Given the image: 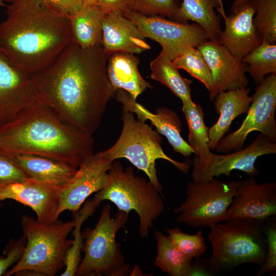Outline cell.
Returning <instances> with one entry per match:
<instances>
[{
	"label": "cell",
	"mask_w": 276,
	"mask_h": 276,
	"mask_svg": "<svg viewBox=\"0 0 276 276\" xmlns=\"http://www.w3.org/2000/svg\"><path fill=\"white\" fill-rule=\"evenodd\" d=\"M109 56L102 45L84 49L71 42L32 76L39 99L65 122L93 135L116 93L106 71Z\"/></svg>",
	"instance_id": "1"
},
{
	"label": "cell",
	"mask_w": 276,
	"mask_h": 276,
	"mask_svg": "<svg viewBox=\"0 0 276 276\" xmlns=\"http://www.w3.org/2000/svg\"><path fill=\"white\" fill-rule=\"evenodd\" d=\"M0 22V53L32 76L44 70L72 41L68 18L49 9L41 0H16L7 6Z\"/></svg>",
	"instance_id": "2"
},
{
	"label": "cell",
	"mask_w": 276,
	"mask_h": 276,
	"mask_svg": "<svg viewBox=\"0 0 276 276\" xmlns=\"http://www.w3.org/2000/svg\"><path fill=\"white\" fill-rule=\"evenodd\" d=\"M94 148L93 135L65 122L40 99L0 129V149L9 154L39 155L76 168Z\"/></svg>",
	"instance_id": "3"
},
{
	"label": "cell",
	"mask_w": 276,
	"mask_h": 276,
	"mask_svg": "<svg viewBox=\"0 0 276 276\" xmlns=\"http://www.w3.org/2000/svg\"><path fill=\"white\" fill-rule=\"evenodd\" d=\"M20 222L26 238L25 250L20 260L4 275H56L64 266L65 256L72 243L67 236L73 229L75 220L43 224L23 215Z\"/></svg>",
	"instance_id": "4"
},
{
	"label": "cell",
	"mask_w": 276,
	"mask_h": 276,
	"mask_svg": "<svg viewBox=\"0 0 276 276\" xmlns=\"http://www.w3.org/2000/svg\"><path fill=\"white\" fill-rule=\"evenodd\" d=\"M210 227L208 239L212 247L208 260L214 274L246 263L261 266L267 257L263 221L236 218Z\"/></svg>",
	"instance_id": "5"
},
{
	"label": "cell",
	"mask_w": 276,
	"mask_h": 276,
	"mask_svg": "<svg viewBox=\"0 0 276 276\" xmlns=\"http://www.w3.org/2000/svg\"><path fill=\"white\" fill-rule=\"evenodd\" d=\"M108 181L105 187L92 199L98 207L104 200L114 204L119 210L128 214L134 210L139 217V233L148 237L153 221L165 209L160 193L149 180L136 176L133 169H124L122 164L114 160L108 171Z\"/></svg>",
	"instance_id": "6"
},
{
	"label": "cell",
	"mask_w": 276,
	"mask_h": 276,
	"mask_svg": "<svg viewBox=\"0 0 276 276\" xmlns=\"http://www.w3.org/2000/svg\"><path fill=\"white\" fill-rule=\"evenodd\" d=\"M109 204L104 206L95 227L86 228L82 233L85 239L82 248L84 256L76 275L124 276L131 273L130 265L125 263L116 240L118 231L126 223L129 214L119 210L111 218Z\"/></svg>",
	"instance_id": "7"
},
{
	"label": "cell",
	"mask_w": 276,
	"mask_h": 276,
	"mask_svg": "<svg viewBox=\"0 0 276 276\" xmlns=\"http://www.w3.org/2000/svg\"><path fill=\"white\" fill-rule=\"evenodd\" d=\"M121 119L123 127L119 139L110 148L103 151L109 159L112 161L121 158L128 159L146 174L160 194L163 187L157 176V159L167 160L181 172L188 173L191 162H179L168 156L163 151L162 137L157 131L124 108Z\"/></svg>",
	"instance_id": "8"
},
{
	"label": "cell",
	"mask_w": 276,
	"mask_h": 276,
	"mask_svg": "<svg viewBox=\"0 0 276 276\" xmlns=\"http://www.w3.org/2000/svg\"><path fill=\"white\" fill-rule=\"evenodd\" d=\"M240 180L223 182L217 177L208 181L189 182L187 198L174 210L176 221L191 227H211L222 222L234 198L238 195Z\"/></svg>",
	"instance_id": "9"
},
{
	"label": "cell",
	"mask_w": 276,
	"mask_h": 276,
	"mask_svg": "<svg viewBox=\"0 0 276 276\" xmlns=\"http://www.w3.org/2000/svg\"><path fill=\"white\" fill-rule=\"evenodd\" d=\"M246 117L240 127L223 136L215 150L228 153L243 148L247 136L259 131L276 142V74H270L256 88Z\"/></svg>",
	"instance_id": "10"
},
{
	"label": "cell",
	"mask_w": 276,
	"mask_h": 276,
	"mask_svg": "<svg viewBox=\"0 0 276 276\" xmlns=\"http://www.w3.org/2000/svg\"><path fill=\"white\" fill-rule=\"evenodd\" d=\"M122 14L136 26L145 38L158 43L171 60L209 39L206 32L196 23L179 22L159 15L147 16L129 10Z\"/></svg>",
	"instance_id": "11"
},
{
	"label": "cell",
	"mask_w": 276,
	"mask_h": 276,
	"mask_svg": "<svg viewBox=\"0 0 276 276\" xmlns=\"http://www.w3.org/2000/svg\"><path fill=\"white\" fill-rule=\"evenodd\" d=\"M275 153L276 142L260 133L250 144L233 153L218 154L212 152L205 158L195 155L191 161V177L194 181H208L221 175L229 177L232 171L239 170L248 177H255L259 174L255 167L258 158Z\"/></svg>",
	"instance_id": "12"
},
{
	"label": "cell",
	"mask_w": 276,
	"mask_h": 276,
	"mask_svg": "<svg viewBox=\"0 0 276 276\" xmlns=\"http://www.w3.org/2000/svg\"><path fill=\"white\" fill-rule=\"evenodd\" d=\"M113 162L103 151L85 158L72 177L60 186V215L66 210L78 211L90 195L104 189L108 183V171Z\"/></svg>",
	"instance_id": "13"
},
{
	"label": "cell",
	"mask_w": 276,
	"mask_h": 276,
	"mask_svg": "<svg viewBox=\"0 0 276 276\" xmlns=\"http://www.w3.org/2000/svg\"><path fill=\"white\" fill-rule=\"evenodd\" d=\"M59 184L33 178L0 186V201L12 199L30 207L37 221L51 224L58 221L60 198Z\"/></svg>",
	"instance_id": "14"
},
{
	"label": "cell",
	"mask_w": 276,
	"mask_h": 276,
	"mask_svg": "<svg viewBox=\"0 0 276 276\" xmlns=\"http://www.w3.org/2000/svg\"><path fill=\"white\" fill-rule=\"evenodd\" d=\"M197 48L202 54L211 74L212 86L209 91L211 101L221 91L247 87V64L218 39H208Z\"/></svg>",
	"instance_id": "15"
},
{
	"label": "cell",
	"mask_w": 276,
	"mask_h": 276,
	"mask_svg": "<svg viewBox=\"0 0 276 276\" xmlns=\"http://www.w3.org/2000/svg\"><path fill=\"white\" fill-rule=\"evenodd\" d=\"M39 99L32 76L14 67L0 53V129Z\"/></svg>",
	"instance_id": "16"
},
{
	"label": "cell",
	"mask_w": 276,
	"mask_h": 276,
	"mask_svg": "<svg viewBox=\"0 0 276 276\" xmlns=\"http://www.w3.org/2000/svg\"><path fill=\"white\" fill-rule=\"evenodd\" d=\"M235 197L222 222L236 218L254 219L264 222L276 215V182L257 183L255 177L240 180Z\"/></svg>",
	"instance_id": "17"
},
{
	"label": "cell",
	"mask_w": 276,
	"mask_h": 276,
	"mask_svg": "<svg viewBox=\"0 0 276 276\" xmlns=\"http://www.w3.org/2000/svg\"><path fill=\"white\" fill-rule=\"evenodd\" d=\"M255 13L252 0H234L229 15L222 16L225 29L218 40L241 59L262 42L253 22Z\"/></svg>",
	"instance_id": "18"
},
{
	"label": "cell",
	"mask_w": 276,
	"mask_h": 276,
	"mask_svg": "<svg viewBox=\"0 0 276 276\" xmlns=\"http://www.w3.org/2000/svg\"><path fill=\"white\" fill-rule=\"evenodd\" d=\"M116 92V100L122 104L123 108L133 112L143 122L150 121L157 132L166 137L176 152L185 157L194 153L188 142L181 136V122L174 111L162 107L157 109L156 112L154 113L132 99L126 91L118 89Z\"/></svg>",
	"instance_id": "19"
},
{
	"label": "cell",
	"mask_w": 276,
	"mask_h": 276,
	"mask_svg": "<svg viewBox=\"0 0 276 276\" xmlns=\"http://www.w3.org/2000/svg\"><path fill=\"white\" fill-rule=\"evenodd\" d=\"M102 28V47L110 55L140 54L151 49L136 26L121 13L104 14Z\"/></svg>",
	"instance_id": "20"
},
{
	"label": "cell",
	"mask_w": 276,
	"mask_h": 276,
	"mask_svg": "<svg viewBox=\"0 0 276 276\" xmlns=\"http://www.w3.org/2000/svg\"><path fill=\"white\" fill-rule=\"evenodd\" d=\"M249 91L247 87L222 91L214 99L215 109L219 117L208 128V145L211 151L215 150L219 141L230 130L233 120L247 113L252 100Z\"/></svg>",
	"instance_id": "21"
},
{
	"label": "cell",
	"mask_w": 276,
	"mask_h": 276,
	"mask_svg": "<svg viewBox=\"0 0 276 276\" xmlns=\"http://www.w3.org/2000/svg\"><path fill=\"white\" fill-rule=\"evenodd\" d=\"M140 61L133 54L114 53L107 60L106 71L109 82L116 91L123 89L134 100L152 86L141 76Z\"/></svg>",
	"instance_id": "22"
},
{
	"label": "cell",
	"mask_w": 276,
	"mask_h": 276,
	"mask_svg": "<svg viewBox=\"0 0 276 276\" xmlns=\"http://www.w3.org/2000/svg\"><path fill=\"white\" fill-rule=\"evenodd\" d=\"M16 164L29 178L55 182L62 185L74 175L77 168L58 161L37 155H12Z\"/></svg>",
	"instance_id": "23"
},
{
	"label": "cell",
	"mask_w": 276,
	"mask_h": 276,
	"mask_svg": "<svg viewBox=\"0 0 276 276\" xmlns=\"http://www.w3.org/2000/svg\"><path fill=\"white\" fill-rule=\"evenodd\" d=\"M218 0H182L173 20L198 24L206 32L209 40H216L222 31L220 17L216 12Z\"/></svg>",
	"instance_id": "24"
},
{
	"label": "cell",
	"mask_w": 276,
	"mask_h": 276,
	"mask_svg": "<svg viewBox=\"0 0 276 276\" xmlns=\"http://www.w3.org/2000/svg\"><path fill=\"white\" fill-rule=\"evenodd\" d=\"M104 14L97 4L83 6L76 15L68 18L72 42L86 49L101 45L102 21Z\"/></svg>",
	"instance_id": "25"
},
{
	"label": "cell",
	"mask_w": 276,
	"mask_h": 276,
	"mask_svg": "<svg viewBox=\"0 0 276 276\" xmlns=\"http://www.w3.org/2000/svg\"><path fill=\"white\" fill-rule=\"evenodd\" d=\"M150 77L169 88L182 103L193 101L191 80L183 78L172 60L163 50L150 64Z\"/></svg>",
	"instance_id": "26"
},
{
	"label": "cell",
	"mask_w": 276,
	"mask_h": 276,
	"mask_svg": "<svg viewBox=\"0 0 276 276\" xmlns=\"http://www.w3.org/2000/svg\"><path fill=\"white\" fill-rule=\"evenodd\" d=\"M157 255L154 264L171 276H188L192 260L187 257L168 236L154 230Z\"/></svg>",
	"instance_id": "27"
},
{
	"label": "cell",
	"mask_w": 276,
	"mask_h": 276,
	"mask_svg": "<svg viewBox=\"0 0 276 276\" xmlns=\"http://www.w3.org/2000/svg\"><path fill=\"white\" fill-rule=\"evenodd\" d=\"M182 103V110L189 131L188 143L196 155L202 158H207L212 152L208 145V127L204 123L202 108L193 101Z\"/></svg>",
	"instance_id": "28"
},
{
	"label": "cell",
	"mask_w": 276,
	"mask_h": 276,
	"mask_svg": "<svg viewBox=\"0 0 276 276\" xmlns=\"http://www.w3.org/2000/svg\"><path fill=\"white\" fill-rule=\"evenodd\" d=\"M247 64L246 72L260 84L268 74H276V44L261 42L242 58Z\"/></svg>",
	"instance_id": "29"
},
{
	"label": "cell",
	"mask_w": 276,
	"mask_h": 276,
	"mask_svg": "<svg viewBox=\"0 0 276 276\" xmlns=\"http://www.w3.org/2000/svg\"><path fill=\"white\" fill-rule=\"evenodd\" d=\"M97 206L92 199L87 201L81 210L74 213L75 225L73 228L74 239L64 258L65 270L61 276H74L81 261V252L83 244L81 228L83 222L95 212Z\"/></svg>",
	"instance_id": "30"
},
{
	"label": "cell",
	"mask_w": 276,
	"mask_h": 276,
	"mask_svg": "<svg viewBox=\"0 0 276 276\" xmlns=\"http://www.w3.org/2000/svg\"><path fill=\"white\" fill-rule=\"evenodd\" d=\"M255 7L253 22L262 42H276V0H252Z\"/></svg>",
	"instance_id": "31"
},
{
	"label": "cell",
	"mask_w": 276,
	"mask_h": 276,
	"mask_svg": "<svg viewBox=\"0 0 276 276\" xmlns=\"http://www.w3.org/2000/svg\"><path fill=\"white\" fill-rule=\"evenodd\" d=\"M178 68L187 71L191 76L202 82L208 91L212 86L209 67L202 54L197 48H190L172 60Z\"/></svg>",
	"instance_id": "32"
},
{
	"label": "cell",
	"mask_w": 276,
	"mask_h": 276,
	"mask_svg": "<svg viewBox=\"0 0 276 276\" xmlns=\"http://www.w3.org/2000/svg\"><path fill=\"white\" fill-rule=\"evenodd\" d=\"M164 231L175 245L191 260L200 257L207 249L206 242L201 230L190 235L182 232L178 227L166 226Z\"/></svg>",
	"instance_id": "33"
},
{
	"label": "cell",
	"mask_w": 276,
	"mask_h": 276,
	"mask_svg": "<svg viewBox=\"0 0 276 276\" xmlns=\"http://www.w3.org/2000/svg\"><path fill=\"white\" fill-rule=\"evenodd\" d=\"M179 5L176 0H129L128 10L147 16L173 18Z\"/></svg>",
	"instance_id": "34"
},
{
	"label": "cell",
	"mask_w": 276,
	"mask_h": 276,
	"mask_svg": "<svg viewBox=\"0 0 276 276\" xmlns=\"http://www.w3.org/2000/svg\"><path fill=\"white\" fill-rule=\"evenodd\" d=\"M263 229L266 235L267 242V257L264 263L261 266L257 276L265 273L276 271V219L273 216L266 220L263 224Z\"/></svg>",
	"instance_id": "35"
},
{
	"label": "cell",
	"mask_w": 276,
	"mask_h": 276,
	"mask_svg": "<svg viewBox=\"0 0 276 276\" xmlns=\"http://www.w3.org/2000/svg\"><path fill=\"white\" fill-rule=\"evenodd\" d=\"M28 178L13 156L0 149V186L22 182Z\"/></svg>",
	"instance_id": "36"
},
{
	"label": "cell",
	"mask_w": 276,
	"mask_h": 276,
	"mask_svg": "<svg viewBox=\"0 0 276 276\" xmlns=\"http://www.w3.org/2000/svg\"><path fill=\"white\" fill-rule=\"evenodd\" d=\"M26 245L24 235L18 240L11 239L0 257V276L4 275L8 268L20 260Z\"/></svg>",
	"instance_id": "37"
},
{
	"label": "cell",
	"mask_w": 276,
	"mask_h": 276,
	"mask_svg": "<svg viewBox=\"0 0 276 276\" xmlns=\"http://www.w3.org/2000/svg\"><path fill=\"white\" fill-rule=\"evenodd\" d=\"M52 12L69 18L79 13L83 7V0H41Z\"/></svg>",
	"instance_id": "38"
},
{
	"label": "cell",
	"mask_w": 276,
	"mask_h": 276,
	"mask_svg": "<svg viewBox=\"0 0 276 276\" xmlns=\"http://www.w3.org/2000/svg\"><path fill=\"white\" fill-rule=\"evenodd\" d=\"M129 0H98L97 5L104 14L121 13L128 10Z\"/></svg>",
	"instance_id": "39"
},
{
	"label": "cell",
	"mask_w": 276,
	"mask_h": 276,
	"mask_svg": "<svg viewBox=\"0 0 276 276\" xmlns=\"http://www.w3.org/2000/svg\"><path fill=\"white\" fill-rule=\"evenodd\" d=\"M214 273L209 269L208 259H202L200 257L192 261L188 276L204 275L212 276Z\"/></svg>",
	"instance_id": "40"
},
{
	"label": "cell",
	"mask_w": 276,
	"mask_h": 276,
	"mask_svg": "<svg viewBox=\"0 0 276 276\" xmlns=\"http://www.w3.org/2000/svg\"><path fill=\"white\" fill-rule=\"evenodd\" d=\"M98 0H83V6L96 4Z\"/></svg>",
	"instance_id": "41"
},
{
	"label": "cell",
	"mask_w": 276,
	"mask_h": 276,
	"mask_svg": "<svg viewBox=\"0 0 276 276\" xmlns=\"http://www.w3.org/2000/svg\"><path fill=\"white\" fill-rule=\"evenodd\" d=\"M16 0H3V2H6L10 3H12L14 2Z\"/></svg>",
	"instance_id": "42"
},
{
	"label": "cell",
	"mask_w": 276,
	"mask_h": 276,
	"mask_svg": "<svg viewBox=\"0 0 276 276\" xmlns=\"http://www.w3.org/2000/svg\"><path fill=\"white\" fill-rule=\"evenodd\" d=\"M0 6H6L5 3L3 1V0H0Z\"/></svg>",
	"instance_id": "43"
},
{
	"label": "cell",
	"mask_w": 276,
	"mask_h": 276,
	"mask_svg": "<svg viewBox=\"0 0 276 276\" xmlns=\"http://www.w3.org/2000/svg\"><path fill=\"white\" fill-rule=\"evenodd\" d=\"M2 205V203H1V201H0V208H1Z\"/></svg>",
	"instance_id": "44"
}]
</instances>
